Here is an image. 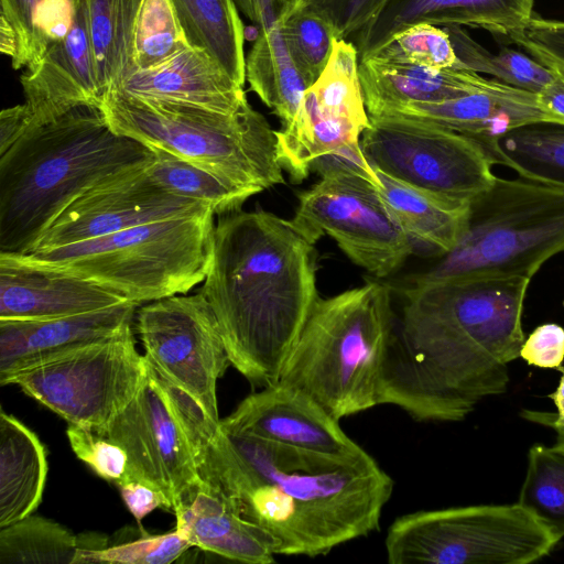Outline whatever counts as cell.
Listing matches in <instances>:
<instances>
[{"label":"cell","mask_w":564,"mask_h":564,"mask_svg":"<svg viewBox=\"0 0 564 564\" xmlns=\"http://www.w3.org/2000/svg\"><path fill=\"white\" fill-rule=\"evenodd\" d=\"M530 279L473 276L414 283L394 314L380 383V405L413 420L458 422L482 399L503 393L508 365L524 343Z\"/></svg>","instance_id":"cell-1"},{"label":"cell","mask_w":564,"mask_h":564,"mask_svg":"<svg viewBox=\"0 0 564 564\" xmlns=\"http://www.w3.org/2000/svg\"><path fill=\"white\" fill-rule=\"evenodd\" d=\"M198 474L276 543L325 555L379 529L392 478L365 449L338 455L263 441L207 422L189 438Z\"/></svg>","instance_id":"cell-2"},{"label":"cell","mask_w":564,"mask_h":564,"mask_svg":"<svg viewBox=\"0 0 564 564\" xmlns=\"http://www.w3.org/2000/svg\"><path fill=\"white\" fill-rule=\"evenodd\" d=\"M200 292L231 365L252 386L274 384L319 297L314 245L270 212L223 215Z\"/></svg>","instance_id":"cell-3"},{"label":"cell","mask_w":564,"mask_h":564,"mask_svg":"<svg viewBox=\"0 0 564 564\" xmlns=\"http://www.w3.org/2000/svg\"><path fill=\"white\" fill-rule=\"evenodd\" d=\"M151 156L147 145L115 132L96 105L28 128L0 155V253H29L80 195Z\"/></svg>","instance_id":"cell-4"},{"label":"cell","mask_w":564,"mask_h":564,"mask_svg":"<svg viewBox=\"0 0 564 564\" xmlns=\"http://www.w3.org/2000/svg\"><path fill=\"white\" fill-rule=\"evenodd\" d=\"M394 310L377 281L316 301L279 382L300 389L340 421L380 405Z\"/></svg>","instance_id":"cell-5"},{"label":"cell","mask_w":564,"mask_h":564,"mask_svg":"<svg viewBox=\"0 0 564 564\" xmlns=\"http://www.w3.org/2000/svg\"><path fill=\"white\" fill-rule=\"evenodd\" d=\"M101 109L115 132L163 149L229 183L257 193L285 183L276 133L249 102L228 113L113 91Z\"/></svg>","instance_id":"cell-6"},{"label":"cell","mask_w":564,"mask_h":564,"mask_svg":"<svg viewBox=\"0 0 564 564\" xmlns=\"http://www.w3.org/2000/svg\"><path fill=\"white\" fill-rule=\"evenodd\" d=\"M215 213L173 217L52 249L17 254L84 278L134 303L186 294L207 274Z\"/></svg>","instance_id":"cell-7"},{"label":"cell","mask_w":564,"mask_h":564,"mask_svg":"<svg viewBox=\"0 0 564 564\" xmlns=\"http://www.w3.org/2000/svg\"><path fill=\"white\" fill-rule=\"evenodd\" d=\"M564 252V188L496 176L469 200L466 228L416 284L497 275L532 279Z\"/></svg>","instance_id":"cell-8"},{"label":"cell","mask_w":564,"mask_h":564,"mask_svg":"<svg viewBox=\"0 0 564 564\" xmlns=\"http://www.w3.org/2000/svg\"><path fill=\"white\" fill-rule=\"evenodd\" d=\"M557 542L517 502L406 513L389 527L384 545L390 564H528Z\"/></svg>","instance_id":"cell-9"},{"label":"cell","mask_w":564,"mask_h":564,"mask_svg":"<svg viewBox=\"0 0 564 564\" xmlns=\"http://www.w3.org/2000/svg\"><path fill=\"white\" fill-rule=\"evenodd\" d=\"M148 372L132 323L55 360L19 371L1 386L22 391L68 422L96 430L137 394Z\"/></svg>","instance_id":"cell-10"},{"label":"cell","mask_w":564,"mask_h":564,"mask_svg":"<svg viewBox=\"0 0 564 564\" xmlns=\"http://www.w3.org/2000/svg\"><path fill=\"white\" fill-rule=\"evenodd\" d=\"M360 147L377 171L453 199L470 200L496 178L480 143L430 120L369 115Z\"/></svg>","instance_id":"cell-11"},{"label":"cell","mask_w":564,"mask_h":564,"mask_svg":"<svg viewBox=\"0 0 564 564\" xmlns=\"http://www.w3.org/2000/svg\"><path fill=\"white\" fill-rule=\"evenodd\" d=\"M299 193L290 219L312 245L332 237L356 264L377 278L394 272L412 253L413 242L388 210L378 185L359 174L328 170Z\"/></svg>","instance_id":"cell-12"},{"label":"cell","mask_w":564,"mask_h":564,"mask_svg":"<svg viewBox=\"0 0 564 564\" xmlns=\"http://www.w3.org/2000/svg\"><path fill=\"white\" fill-rule=\"evenodd\" d=\"M93 431L126 452L128 464L122 477L156 490L165 500V510L174 514L204 486L192 446L149 361L147 376L133 399Z\"/></svg>","instance_id":"cell-13"},{"label":"cell","mask_w":564,"mask_h":564,"mask_svg":"<svg viewBox=\"0 0 564 564\" xmlns=\"http://www.w3.org/2000/svg\"><path fill=\"white\" fill-rule=\"evenodd\" d=\"M137 332L154 369L220 421L217 380L231 362L206 296L199 291L150 302L138 312Z\"/></svg>","instance_id":"cell-14"},{"label":"cell","mask_w":564,"mask_h":564,"mask_svg":"<svg viewBox=\"0 0 564 564\" xmlns=\"http://www.w3.org/2000/svg\"><path fill=\"white\" fill-rule=\"evenodd\" d=\"M151 159L107 176L80 195L44 231L29 253L214 210L207 203L176 195L158 184L148 173Z\"/></svg>","instance_id":"cell-15"},{"label":"cell","mask_w":564,"mask_h":564,"mask_svg":"<svg viewBox=\"0 0 564 564\" xmlns=\"http://www.w3.org/2000/svg\"><path fill=\"white\" fill-rule=\"evenodd\" d=\"M224 429L263 441L327 454L364 451L316 401L297 388L276 382L245 398L220 420Z\"/></svg>","instance_id":"cell-16"},{"label":"cell","mask_w":564,"mask_h":564,"mask_svg":"<svg viewBox=\"0 0 564 564\" xmlns=\"http://www.w3.org/2000/svg\"><path fill=\"white\" fill-rule=\"evenodd\" d=\"M20 77L29 127L53 120L83 105L101 107L93 54L87 0H76L66 35L48 44L39 62Z\"/></svg>","instance_id":"cell-17"},{"label":"cell","mask_w":564,"mask_h":564,"mask_svg":"<svg viewBox=\"0 0 564 564\" xmlns=\"http://www.w3.org/2000/svg\"><path fill=\"white\" fill-rule=\"evenodd\" d=\"M126 300L80 276L0 253V319H48L110 307Z\"/></svg>","instance_id":"cell-18"},{"label":"cell","mask_w":564,"mask_h":564,"mask_svg":"<svg viewBox=\"0 0 564 564\" xmlns=\"http://www.w3.org/2000/svg\"><path fill=\"white\" fill-rule=\"evenodd\" d=\"M138 303L48 319H0V382L109 337L131 324Z\"/></svg>","instance_id":"cell-19"},{"label":"cell","mask_w":564,"mask_h":564,"mask_svg":"<svg viewBox=\"0 0 564 564\" xmlns=\"http://www.w3.org/2000/svg\"><path fill=\"white\" fill-rule=\"evenodd\" d=\"M387 113L430 120L476 140L484 148L522 127L564 126V117L547 107L539 94L496 79L477 93L440 102L409 104Z\"/></svg>","instance_id":"cell-20"},{"label":"cell","mask_w":564,"mask_h":564,"mask_svg":"<svg viewBox=\"0 0 564 564\" xmlns=\"http://www.w3.org/2000/svg\"><path fill=\"white\" fill-rule=\"evenodd\" d=\"M534 0H390L377 20L351 42L359 59L416 23L481 28L510 40L527 30Z\"/></svg>","instance_id":"cell-21"},{"label":"cell","mask_w":564,"mask_h":564,"mask_svg":"<svg viewBox=\"0 0 564 564\" xmlns=\"http://www.w3.org/2000/svg\"><path fill=\"white\" fill-rule=\"evenodd\" d=\"M113 91L228 113L248 102L242 86L206 53L188 45L153 67L134 70Z\"/></svg>","instance_id":"cell-22"},{"label":"cell","mask_w":564,"mask_h":564,"mask_svg":"<svg viewBox=\"0 0 564 564\" xmlns=\"http://www.w3.org/2000/svg\"><path fill=\"white\" fill-rule=\"evenodd\" d=\"M368 115H383L414 102H440L480 91L494 79L457 68H433L368 57L359 61Z\"/></svg>","instance_id":"cell-23"},{"label":"cell","mask_w":564,"mask_h":564,"mask_svg":"<svg viewBox=\"0 0 564 564\" xmlns=\"http://www.w3.org/2000/svg\"><path fill=\"white\" fill-rule=\"evenodd\" d=\"M175 517V529L204 551L248 564H270L278 555L272 536L206 484Z\"/></svg>","instance_id":"cell-24"},{"label":"cell","mask_w":564,"mask_h":564,"mask_svg":"<svg viewBox=\"0 0 564 564\" xmlns=\"http://www.w3.org/2000/svg\"><path fill=\"white\" fill-rule=\"evenodd\" d=\"M376 172L382 199L408 237L440 256L452 250L466 228L469 200L445 197Z\"/></svg>","instance_id":"cell-25"},{"label":"cell","mask_w":564,"mask_h":564,"mask_svg":"<svg viewBox=\"0 0 564 564\" xmlns=\"http://www.w3.org/2000/svg\"><path fill=\"white\" fill-rule=\"evenodd\" d=\"M46 475V452L37 435L15 416L1 410L0 528L37 509Z\"/></svg>","instance_id":"cell-26"},{"label":"cell","mask_w":564,"mask_h":564,"mask_svg":"<svg viewBox=\"0 0 564 564\" xmlns=\"http://www.w3.org/2000/svg\"><path fill=\"white\" fill-rule=\"evenodd\" d=\"M186 44L203 51L237 84L246 82L243 25L234 0H171Z\"/></svg>","instance_id":"cell-27"},{"label":"cell","mask_w":564,"mask_h":564,"mask_svg":"<svg viewBox=\"0 0 564 564\" xmlns=\"http://www.w3.org/2000/svg\"><path fill=\"white\" fill-rule=\"evenodd\" d=\"M246 80L282 126L293 120L310 86L293 62L280 21L259 29L246 57Z\"/></svg>","instance_id":"cell-28"},{"label":"cell","mask_w":564,"mask_h":564,"mask_svg":"<svg viewBox=\"0 0 564 564\" xmlns=\"http://www.w3.org/2000/svg\"><path fill=\"white\" fill-rule=\"evenodd\" d=\"M142 1L87 0L93 54L102 101L135 70L134 32Z\"/></svg>","instance_id":"cell-29"},{"label":"cell","mask_w":564,"mask_h":564,"mask_svg":"<svg viewBox=\"0 0 564 564\" xmlns=\"http://www.w3.org/2000/svg\"><path fill=\"white\" fill-rule=\"evenodd\" d=\"M494 164L521 177L564 188V126L536 123L516 129L485 147Z\"/></svg>","instance_id":"cell-30"},{"label":"cell","mask_w":564,"mask_h":564,"mask_svg":"<svg viewBox=\"0 0 564 564\" xmlns=\"http://www.w3.org/2000/svg\"><path fill=\"white\" fill-rule=\"evenodd\" d=\"M152 159L148 173L165 189L176 195L209 204L215 215L241 209L256 191L229 183L163 149L150 147Z\"/></svg>","instance_id":"cell-31"},{"label":"cell","mask_w":564,"mask_h":564,"mask_svg":"<svg viewBox=\"0 0 564 564\" xmlns=\"http://www.w3.org/2000/svg\"><path fill=\"white\" fill-rule=\"evenodd\" d=\"M457 57L455 68L487 74L506 85L540 94L554 79V73L528 53L502 47L491 53L477 43L463 26H444Z\"/></svg>","instance_id":"cell-32"},{"label":"cell","mask_w":564,"mask_h":564,"mask_svg":"<svg viewBox=\"0 0 564 564\" xmlns=\"http://www.w3.org/2000/svg\"><path fill=\"white\" fill-rule=\"evenodd\" d=\"M79 550L78 536L40 516L0 528V564H74Z\"/></svg>","instance_id":"cell-33"},{"label":"cell","mask_w":564,"mask_h":564,"mask_svg":"<svg viewBox=\"0 0 564 564\" xmlns=\"http://www.w3.org/2000/svg\"><path fill=\"white\" fill-rule=\"evenodd\" d=\"M521 506L531 511L560 541L564 536V452L535 444L520 490Z\"/></svg>","instance_id":"cell-34"},{"label":"cell","mask_w":564,"mask_h":564,"mask_svg":"<svg viewBox=\"0 0 564 564\" xmlns=\"http://www.w3.org/2000/svg\"><path fill=\"white\" fill-rule=\"evenodd\" d=\"M281 32L299 72L308 86L326 67L336 37L333 25L314 10L296 3L280 20Z\"/></svg>","instance_id":"cell-35"},{"label":"cell","mask_w":564,"mask_h":564,"mask_svg":"<svg viewBox=\"0 0 564 564\" xmlns=\"http://www.w3.org/2000/svg\"><path fill=\"white\" fill-rule=\"evenodd\" d=\"M187 46L171 0H143L134 32L135 70L153 67Z\"/></svg>","instance_id":"cell-36"},{"label":"cell","mask_w":564,"mask_h":564,"mask_svg":"<svg viewBox=\"0 0 564 564\" xmlns=\"http://www.w3.org/2000/svg\"><path fill=\"white\" fill-rule=\"evenodd\" d=\"M368 57L433 68H455L457 65L447 31L444 26L430 23H416L403 29Z\"/></svg>","instance_id":"cell-37"},{"label":"cell","mask_w":564,"mask_h":564,"mask_svg":"<svg viewBox=\"0 0 564 564\" xmlns=\"http://www.w3.org/2000/svg\"><path fill=\"white\" fill-rule=\"evenodd\" d=\"M191 546V542L174 529L165 534L143 536L113 546L80 547L74 564H169L175 562Z\"/></svg>","instance_id":"cell-38"},{"label":"cell","mask_w":564,"mask_h":564,"mask_svg":"<svg viewBox=\"0 0 564 564\" xmlns=\"http://www.w3.org/2000/svg\"><path fill=\"white\" fill-rule=\"evenodd\" d=\"M66 435L76 456L99 477L115 482L122 478L128 457L118 444L75 424H68Z\"/></svg>","instance_id":"cell-39"},{"label":"cell","mask_w":564,"mask_h":564,"mask_svg":"<svg viewBox=\"0 0 564 564\" xmlns=\"http://www.w3.org/2000/svg\"><path fill=\"white\" fill-rule=\"evenodd\" d=\"M390 0H299L324 17L334 28L337 40L352 41L377 20Z\"/></svg>","instance_id":"cell-40"},{"label":"cell","mask_w":564,"mask_h":564,"mask_svg":"<svg viewBox=\"0 0 564 564\" xmlns=\"http://www.w3.org/2000/svg\"><path fill=\"white\" fill-rule=\"evenodd\" d=\"M0 21L9 25L15 36L12 67L20 69L33 59L35 19L42 0H0Z\"/></svg>","instance_id":"cell-41"},{"label":"cell","mask_w":564,"mask_h":564,"mask_svg":"<svg viewBox=\"0 0 564 564\" xmlns=\"http://www.w3.org/2000/svg\"><path fill=\"white\" fill-rule=\"evenodd\" d=\"M520 357L540 368H560L564 360V328L554 323L538 326L524 339Z\"/></svg>","instance_id":"cell-42"},{"label":"cell","mask_w":564,"mask_h":564,"mask_svg":"<svg viewBox=\"0 0 564 564\" xmlns=\"http://www.w3.org/2000/svg\"><path fill=\"white\" fill-rule=\"evenodd\" d=\"M121 498L138 522L156 508L165 509V500L150 486L127 477L116 481Z\"/></svg>","instance_id":"cell-43"},{"label":"cell","mask_w":564,"mask_h":564,"mask_svg":"<svg viewBox=\"0 0 564 564\" xmlns=\"http://www.w3.org/2000/svg\"><path fill=\"white\" fill-rule=\"evenodd\" d=\"M239 10L259 29L283 19L299 0H234Z\"/></svg>","instance_id":"cell-44"},{"label":"cell","mask_w":564,"mask_h":564,"mask_svg":"<svg viewBox=\"0 0 564 564\" xmlns=\"http://www.w3.org/2000/svg\"><path fill=\"white\" fill-rule=\"evenodd\" d=\"M24 104L6 108L0 113V155L7 152L24 133L30 123Z\"/></svg>","instance_id":"cell-45"},{"label":"cell","mask_w":564,"mask_h":564,"mask_svg":"<svg viewBox=\"0 0 564 564\" xmlns=\"http://www.w3.org/2000/svg\"><path fill=\"white\" fill-rule=\"evenodd\" d=\"M520 415L528 421L552 427L556 432L554 447L564 452V421L558 419L556 413L523 410Z\"/></svg>","instance_id":"cell-46"},{"label":"cell","mask_w":564,"mask_h":564,"mask_svg":"<svg viewBox=\"0 0 564 564\" xmlns=\"http://www.w3.org/2000/svg\"><path fill=\"white\" fill-rule=\"evenodd\" d=\"M560 370L562 371V377L558 387L555 390V392H553L549 397L553 400L557 409L556 415L558 416V419L564 421V368L560 367Z\"/></svg>","instance_id":"cell-47"}]
</instances>
